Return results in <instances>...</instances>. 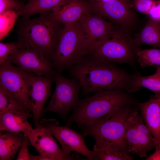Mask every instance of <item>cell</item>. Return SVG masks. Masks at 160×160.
Instances as JSON below:
<instances>
[{
  "label": "cell",
  "mask_w": 160,
  "mask_h": 160,
  "mask_svg": "<svg viewBox=\"0 0 160 160\" xmlns=\"http://www.w3.org/2000/svg\"><path fill=\"white\" fill-rule=\"evenodd\" d=\"M130 105L117 109L82 128L84 137H92L96 144L114 151L128 152L125 124L132 110Z\"/></svg>",
  "instance_id": "obj_4"
},
{
  "label": "cell",
  "mask_w": 160,
  "mask_h": 160,
  "mask_svg": "<svg viewBox=\"0 0 160 160\" xmlns=\"http://www.w3.org/2000/svg\"><path fill=\"white\" fill-rule=\"evenodd\" d=\"M24 5L16 12L23 18H28L37 13H43L54 11L65 5L71 0H27Z\"/></svg>",
  "instance_id": "obj_19"
},
{
  "label": "cell",
  "mask_w": 160,
  "mask_h": 160,
  "mask_svg": "<svg viewBox=\"0 0 160 160\" xmlns=\"http://www.w3.org/2000/svg\"><path fill=\"white\" fill-rule=\"evenodd\" d=\"M110 0H90V3H99L106 2Z\"/></svg>",
  "instance_id": "obj_33"
},
{
  "label": "cell",
  "mask_w": 160,
  "mask_h": 160,
  "mask_svg": "<svg viewBox=\"0 0 160 160\" xmlns=\"http://www.w3.org/2000/svg\"><path fill=\"white\" fill-rule=\"evenodd\" d=\"M125 137L128 152L140 157H146L147 152L158 145L142 116L135 110L131 111L125 123Z\"/></svg>",
  "instance_id": "obj_8"
},
{
  "label": "cell",
  "mask_w": 160,
  "mask_h": 160,
  "mask_svg": "<svg viewBox=\"0 0 160 160\" xmlns=\"http://www.w3.org/2000/svg\"><path fill=\"white\" fill-rule=\"evenodd\" d=\"M129 92L117 89L97 91L80 100L65 125L75 122L81 129L122 107L135 103Z\"/></svg>",
  "instance_id": "obj_3"
},
{
  "label": "cell",
  "mask_w": 160,
  "mask_h": 160,
  "mask_svg": "<svg viewBox=\"0 0 160 160\" xmlns=\"http://www.w3.org/2000/svg\"><path fill=\"white\" fill-rule=\"evenodd\" d=\"M0 89L31 111L30 97L18 67L6 62L0 67Z\"/></svg>",
  "instance_id": "obj_14"
},
{
  "label": "cell",
  "mask_w": 160,
  "mask_h": 160,
  "mask_svg": "<svg viewBox=\"0 0 160 160\" xmlns=\"http://www.w3.org/2000/svg\"><path fill=\"white\" fill-rule=\"evenodd\" d=\"M24 48L19 41L12 43H0V65L6 63L12 54L20 49Z\"/></svg>",
  "instance_id": "obj_27"
},
{
  "label": "cell",
  "mask_w": 160,
  "mask_h": 160,
  "mask_svg": "<svg viewBox=\"0 0 160 160\" xmlns=\"http://www.w3.org/2000/svg\"><path fill=\"white\" fill-rule=\"evenodd\" d=\"M137 104L146 126L160 145V96L152 95L147 101Z\"/></svg>",
  "instance_id": "obj_16"
},
{
  "label": "cell",
  "mask_w": 160,
  "mask_h": 160,
  "mask_svg": "<svg viewBox=\"0 0 160 160\" xmlns=\"http://www.w3.org/2000/svg\"><path fill=\"white\" fill-rule=\"evenodd\" d=\"M156 0H132L131 5L139 12L148 15L149 11Z\"/></svg>",
  "instance_id": "obj_28"
},
{
  "label": "cell",
  "mask_w": 160,
  "mask_h": 160,
  "mask_svg": "<svg viewBox=\"0 0 160 160\" xmlns=\"http://www.w3.org/2000/svg\"><path fill=\"white\" fill-rule=\"evenodd\" d=\"M156 68L154 74L147 76H142L139 72L132 74L128 92H134L144 87L152 91L155 95L160 96V66Z\"/></svg>",
  "instance_id": "obj_22"
},
{
  "label": "cell",
  "mask_w": 160,
  "mask_h": 160,
  "mask_svg": "<svg viewBox=\"0 0 160 160\" xmlns=\"http://www.w3.org/2000/svg\"><path fill=\"white\" fill-rule=\"evenodd\" d=\"M91 12L84 14L79 20L84 35L83 51L84 56L97 46L109 38L117 28L113 23Z\"/></svg>",
  "instance_id": "obj_11"
},
{
  "label": "cell",
  "mask_w": 160,
  "mask_h": 160,
  "mask_svg": "<svg viewBox=\"0 0 160 160\" xmlns=\"http://www.w3.org/2000/svg\"><path fill=\"white\" fill-rule=\"evenodd\" d=\"M50 13H41L33 19L22 18L18 25V41L24 48L33 50L50 60L54 53L64 27Z\"/></svg>",
  "instance_id": "obj_2"
},
{
  "label": "cell",
  "mask_w": 160,
  "mask_h": 160,
  "mask_svg": "<svg viewBox=\"0 0 160 160\" xmlns=\"http://www.w3.org/2000/svg\"><path fill=\"white\" fill-rule=\"evenodd\" d=\"M90 3L92 12L117 24L121 27L128 30L135 25L136 16L132 9L131 1L129 0H110Z\"/></svg>",
  "instance_id": "obj_12"
},
{
  "label": "cell",
  "mask_w": 160,
  "mask_h": 160,
  "mask_svg": "<svg viewBox=\"0 0 160 160\" xmlns=\"http://www.w3.org/2000/svg\"><path fill=\"white\" fill-rule=\"evenodd\" d=\"M18 15L15 11L8 10L0 14V39L2 40L13 28Z\"/></svg>",
  "instance_id": "obj_25"
},
{
  "label": "cell",
  "mask_w": 160,
  "mask_h": 160,
  "mask_svg": "<svg viewBox=\"0 0 160 160\" xmlns=\"http://www.w3.org/2000/svg\"><path fill=\"white\" fill-rule=\"evenodd\" d=\"M7 62L14 63L20 68L39 76H54L56 73L49 60L29 49H18L9 56Z\"/></svg>",
  "instance_id": "obj_15"
},
{
  "label": "cell",
  "mask_w": 160,
  "mask_h": 160,
  "mask_svg": "<svg viewBox=\"0 0 160 160\" xmlns=\"http://www.w3.org/2000/svg\"><path fill=\"white\" fill-rule=\"evenodd\" d=\"M127 30L121 27L117 28L109 38L97 46L89 54L104 62L125 63L135 68L139 48Z\"/></svg>",
  "instance_id": "obj_6"
},
{
  "label": "cell",
  "mask_w": 160,
  "mask_h": 160,
  "mask_svg": "<svg viewBox=\"0 0 160 160\" xmlns=\"http://www.w3.org/2000/svg\"><path fill=\"white\" fill-rule=\"evenodd\" d=\"M31 111H8L0 113V132H20L27 134L33 129L27 119Z\"/></svg>",
  "instance_id": "obj_18"
},
{
  "label": "cell",
  "mask_w": 160,
  "mask_h": 160,
  "mask_svg": "<svg viewBox=\"0 0 160 160\" xmlns=\"http://www.w3.org/2000/svg\"><path fill=\"white\" fill-rule=\"evenodd\" d=\"M18 67L31 99V112L36 127L39 124L45 103L51 95V85L54 81V76H39Z\"/></svg>",
  "instance_id": "obj_10"
},
{
  "label": "cell",
  "mask_w": 160,
  "mask_h": 160,
  "mask_svg": "<svg viewBox=\"0 0 160 160\" xmlns=\"http://www.w3.org/2000/svg\"><path fill=\"white\" fill-rule=\"evenodd\" d=\"M23 134L20 132H0V160H11L14 158L22 144Z\"/></svg>",
  "instance_id": "obj_20"
},
{
  "label": "cell",
  "mask_w": 160,
  "mask_h": 160,
  "mask_svg": "<svg viewBox=\"0 0 160 160\" xmlns=\"http://www.w3.org/2000/svg\"><path fill=\"white\" fill-rule=\"evenodd\" d=\"M23 142L16 160H30V153L28 152V148L29 141V138L27 134H23Z\"/></svg>",
  "instance_id": "obj_30"
},
{
  "label": "cell",
  "mask_w": 160,
  "mask_h": 160,
  "mask_svg": "<svg viewBox=\"0 0 160 160\" xmlns=\"http://www.w3.org/2000/svg\"><path fill=\"white\" fill-rule=\"evenodd\" d=\"M91 12L89 2L85 0H71L50 14L53 19L65 25L78 21L84 14Z\"/></svg>",
  "instance_id": "obj_17"
},
{
  "label": "cell",
  "mask_w": 160,
  "mask_h": 160,
  "mask_svg": "<svg viewBox=\"0 0 160 160\" xmlns=\"http://www.w3.org/2000/svg\"><path fill=\"white\" fill-rule=\"evenodd\" d=\"M148 15L153 20L160 22V0H156L150 9Z\"/></svg>",
  "instance_id": "obj_31"
},
{
  "label": "cell",
  "mask_w": 160,
  "mask_h": 160,
  "mask_svg": "<svg viewBox=\"0 0 160 160\" xmlns=\"http://www.w3.org/2000/svg\"><path fill=\"white\" fill-rule=\"evenodd\" d=\"M55 91L47 107L44 109L41 118L48 111L54 112L63 119H66L70 110L78 104L79 93L81 86L79 81L73 78L68 79L56 72Z\"/></svg>",
  "instance_id": "obj_7"
},
{
  "label": "cell",
  "mask_w": 160,
  "mask_h": 160,
  "mask_svg": "<svg viewBox=\"0 0 160 160\" xmlns=\"http://www.w3.org/2000/svg\"><path fill=\"white\" fill-rule=\"evenodd\" d=\"M155 148V152L147 156L146 160H160V145H157Z\"/></svg>",
  "instance_id": "obj_32"
},
{
  "label": "cell",
  "mask_w": 160,
  "mask_h": 160,
  "mask_svg": "<svg viewBox=\"0 0 160 160\" xmlns=\"http://www.w3.org/2000/svg\"><path fill=\"white\" fill-rule=\"evenodd\" d=\"M137 57V62L143 68L148 65L156 68L160 66V49L142 50L138 48Z\"/></svg>",
  "instance_id": "obj_23"
},
{
  "label": "cell",
  "mask_w": 160,
  "mask_h": 160,
  "mask_svg": "<svg viewBox=\"0 0 160 160\" xmlns=\"http://www.w3.org/2000/svg\"><path fill=\"white\" fill-rule=\"evenodd\" d=\"M39 124L56 138L66 156H72L73 155H71V152L74 151L86 157L87 160H96L94 151L89 150L85 144L83 135L79 134L66 125L58 126V122L55 119H42Z\"/></svg>",
  "instance_id": "obj_9"
},
{
  "label": "cell",
  "mask_w": 160,
  "mask_h": 160,
  "mask_svg": "<svg viewBox=\"0 0 160 160\" xmlns=\"http://www.w3.org/2000/svg\"><path fill=\"white\" fill-rule=\"evenodd\" d=\"M31 111L19 102L0 89V113L8 111Z\"/></svg>",
  "instance_id": "obj_26"
},
{
  "label": "cell",
  "mask_w": 160,
  "mask_h": 160,
  "mask_svg": "<svg viewBox=\"0 0 160 160\" xmlns=\"http://www.w3.org/2000/svg\"><path fill=\"white\" fill-rule=\"evenodd\" d=\"M69 68L71 76L80 84L83 95L117 89L128 92L132 74L115 64L90 55L83 57Z\"/></svg>",
  "instance_id": "obj_1"
},
{
  "label": "cell",
  "mask_w": 160,
  "mask_h": 160,
  "mask_svg": "<svg viewBox=\"0 0 160 160\" xmlns=\"http://www.w3.org/2000/svg\"><path fill=\"white\" fill-rule=\"evenodd\" d=\"M27 134L31 145L45 160H83L77 154L66 156L54 139L52 134L40 124Z\"/></svg>",
  "instance_id": "obj_13"
},
{
  "label": "cell",
  "mask_w": 160,
  "mask_h": 160,
  "mask_svg": "<svg viewBox=\"0 0 160 160\" xmlns=\"http://www.w3.org/2000/svg\"><path fill=\"white\" fill-rule=\"evenodd\" d=\"M133 40L138 47L143 44H147L160 49V22L149 17Z\"/></svg>",
  "instance_id": "obj_21"
},
{
  "label": "cell",
  "mask_w": 160,
  "mask_h": 160,
  "mask_svg": "<svg viewBox=\"0 0 160 160\" xmlns=\"http://www.w3.org/2000/svg\"><path fill=\"white\" fill-rule=\"evenodd\" d=\"M93 151L96 160H131L133 158L127 152L114 151L96 144L94 145Z\"/></svg>",
  "instance_id": "obj_24"
},
{
  "label": "cell",
  "mask_w": 160,
  "mask_h": 160,
  "mask_svg": "<svg viewBox=\"0 0 160 160\" xmlns=\"http://www.w3.org/2000/svg\"><path fill=\"white\" fill-rule=\"evenodd\" d=\"M84 38L79 20L64 25L51 60L53 68L60 73L83 58Z\"/></svg>",
  "instance_id": "obj_5"
},
{
  "label": "cell",
  "mask_w": 160,
  "mask_h": 160,
  "mask_svg": "<svg viewBox=\"0 0 160 160\" xmlns=\"http://www.w3.org/2000/svg\"><path fill=\"white\" fill-rule=\"evenodd\" d=\"M24 5L20 0H0V14L8 10L16 11Z\"/></svg>",
  "instance_id": "obj_29"
}]
</instances>
